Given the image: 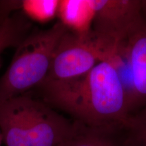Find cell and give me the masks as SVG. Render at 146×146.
I'll return each mask as SVG.
<instances>
[{"mask_svg": "<svg viewBox=\"0 0 146 146\" xmlns=\"http://www.w3.org/2000/svg\"><path fill=\"white\" fill-rule=\"evenodd\" d=\"M36 88L42 101L89 127H124L132 114L121 73L106 61L78 78L43 82Z\"/></svg>", "mask_w": 146, "mask_h": 146, "instance_id": "1", "label": "cell"}, {"mask_svg": "<svg viewBox=\"0 0 146 146\" xmlns=\"http://www.w3.org/2000/svg\"><path fill=\"white\" fill-rule=\"evenodd\" d=\"M67 31L58 22L48 29L30 33L22 41L0 77V103L25 95L44 81L56 47Z\"/></svg>", "mask_w": 146, "mask_h": 146, "instance_id": "2", "label": "cell"}, {"mask_svg": "<svg viewBox=\"0 0 146 146\" xmlns=\"http://www.w3.org/2000/svg\"><path fill=\"white\" fill-rule=\"evenodd\" d=\"M94 3L91 38L103 61L116 66L128 36L145 18L142 0H94Z\"/></svg>", "mask_w": 146, "mask_h": 146, "instance_id": "3", "label": "cell"}, {"mask_svg": "<svg viewBox=\"0 0 146 146\" xmlns=\"http://www.w3.org/2000/svg\"><path fill=\"white\" fill-rule=\"evenodd\" d=\"M102 61L101 52L91 35L82 38L67 31L56 47L50 71L43 82L74 79L86 74Z\"/></svg>", "mask_w": 146, "mask_h": 146, "instance_id": "4", "label": "cell"}, {"mask_svg": "<svg viewBox=\"0 0 146 146\" xmlns=\"http://www.w3.org/2000/svg\"><path fill=\"white\" fill-rule=\"evenodd\" d=\"M31 146H58L70 135L74 120L60 114L41 100L24 95Z\"/></svg>", "mask_w": 146, "mask_h": 146, "instance_id": "5", "label": "cell"}, {"mask_svg": "<svg viewBox=\"0 0 146 146\" xmlns=\"http://www.w3.org/2000/svg\"><path fill=\"white\" fill-rule=\"evenodd\" d=\"M132 114L146 106V17L128 36L120 52Z\"/></svg>", "mask_w": 146, "mask_h": 146, "instance_id": "6", "label": "cell"}, {"mask_svg": "<svg viewBox=\"0 0 146 146\" xmlns=\"http://www.w3.org/2000/svg\"><path fill=\"white\" fill-rule=\"evenodd\" d=\"M0 131L6 146H31L24 95L0 103Z\"/></svg>", "mask_w": 146, "mask_h": 146, "instance_id": "7", "label": "cell"}, {"mask_svg": "<svg viewBox=\"0 0 146 146\" xmlns=\"http://www.w3.org/2000/svg\"><path fill=\"white\" fill-rule=\"evenodd\" d=\"M58 146H129L124 127H92L74 120V128Z\"/></svg>", "mask_w": 146, "mask_h": 146, "instance_id": "8", "label": "cell"}, {"mask_svg": "<svg viewBox=\"0 0 146 146\" xmlns=\"http://www.w3.org/2000/svg\"><path fill=\"white\" fill-rule=\"evenodd\" d=\"M96 16L94 0H60L57 16L60 23L82 38L91 35Z\"/></svg>", "mask_w": 146, "mask_h": 146, "instance_id": "9", "label": "cell"}, {"mask_svg": "<svg viewBox=\"0 0 146 146\" xmlns=\"http://www.w3.org/2000/svg\"><path fill=\"white\" fill-rule=\"evenodd\" d=\"M31 28V23L21 14H14L0 21V56L7 49L17 47L30 33Z\"/></svg>", "mask_w": 146, "mask_h": 146, "instance_id": "10", "label": "cell"}, {"mask_svg": "<svg viewBox=\"0 0 146 146\" xmlns=\"http://www.w3.org/2000/svg\"><path fill=\"white\" fill-rule=\"evenodd\" d=\"M60 0H25L21 9L33 21L45 23L57 16Z\"/></svg>", "mask_w": 146, "mask_h": 146, "instance_id": "11", "label": "cell"}, {"mask_svg": "<svg viewBox=\"0 0 146 146\" xmlns=\"http://www.w3.org/2000/svg\"><path fill=\"white\" fill-rule=\"evenodd\" d=\"M129 146H146V106L133 112L124 126Z\"/></svg>", "mask_w": 146, "mask_h": 146, "instance_id": "12", "label": "cell"}, {"mask_svg": "<svg viewBox=\"0 0 146 146\" xmlns=\"http://www.w3.org/2000/svg\"><path fill=\"white\" fill-rule=\"evenodd\" d=\"M142 5H143V10L144 14L146 17V1L145 0H142Z\"/></svg>", "mask_w": 146, "mask_h": 146, "instance_id": "13", "label": "cell"}, {"mask_svg": "<svg viewBox=\"0 0 146 146\" xmlns=\"http://www.w3.org/2000/svg\"><path fill=\"white\" fill-rule=\"evenodd\" d=\"M0 67H1V62H0ZM2 141H3V137H2V134H1V131H0V146H1Z\"/></svg>", "mask_w": 146, "mask_h": 146, "instance_id": "14", "label": "cell"}]
</instances>
